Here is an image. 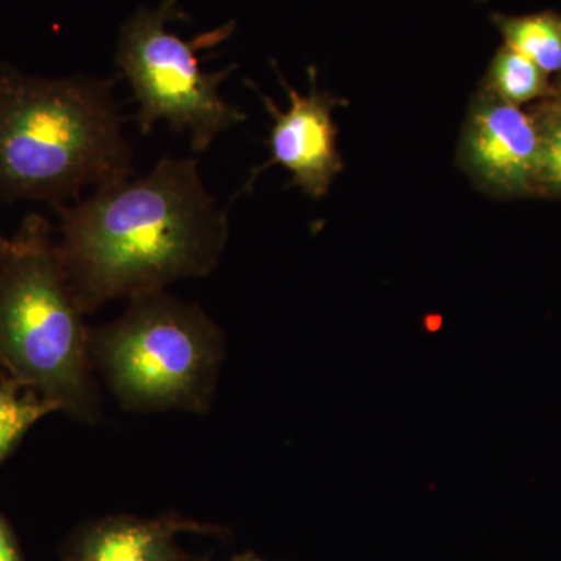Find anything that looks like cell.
<instances>
[{
	"instance_id": "obj_11",
	"label": "cell",
	"mask_w": 561,
	"mask_h": 561,
	"mask_svg": "<svg viewBox=\"0 0 561 561\" xmlns=\"http://www.w3.org/2000/svg\"><path fill=\"white\" fill-rule=\"evenodd\" d=\"M57 405L38 394L18 393L16 383L0 386V459L24 437L36 421L57 412Z\"/></svg>"
},
{
	"instance_id": "obj_14",
	"label": "cell",
	"mask_w": 561,
	"mask_h": 561,
	"mask_svg": "<svg viewBox=\"0 0 561 561\" xmlns=\"http://www.w3.org/2000/svg\"><path fill=\"white\" fill-rule=\"evenodd\" d=\"M556 113L559 114V116H561V95L559 98V102H557Z\"/></svg>"
},
{
	"instance_id": "obj_3",
	"label": "cell",
	"mask_w": 561,
	"mask_h": 561,
	"mask_svg": "<svg viewBox=\"0 0 561 561\" xmlns=\"http://www.w3.org/2000/svg\"><path fill=\"white\" fill-rule=\"evenodd\" d=\"M83 317L46 217L28 214L11 238L0 234V368L18 387L91 423L99 401Z\"/></svg>"
},
{
	"instance_id": "obj_4",
	"label": "cell",
	"mask_w": 561,
	"mask_h": 561,
	"mask_svg": "<svg viewBox=\"0 0 561 561\" xmlns=\"http://www.w3.org/2000/svg\"><path fill=\"white\" fill-rule=\"evenodd\" d=\"M92 365L122 408L206 412L224 360L208 313L165 289L131 298L127 312L90 328Z\"/></svg>"
},
{
	"instance_id": "obj_6",
	"label": "cell",
	"mask_w": 561,
	"mask_h": 561,
	"mask_svg": "<svg viewBox=\"0 0 561 561\" xmlns=\"http://www.w3.org/2000/svg\"><path fill=\"white\" fill-rule=\"evenodd\" d=\"M278 73L284 91L289 94L290 105L280 110L268 95L257 91L265 108L272 116V158L251 176L250 184L264 169L283 165L291 175V186L300 187L311 198H323L332 181L342 172L343 158L337 147V127L332 110L339 99L319 90L316 70H309L311 88L308 94L295 91L283 73Z\"/></svg>"
},
{
	"instance_id": "obj_10",
	"label": "cell",
	"mask_w": 561,
	"mask_h": 561,
	"mask_svg": "<svg viewBox=\"0 0 561 561\" xmlns=\"http://www.w3.org/2000/svg\"><path fill=\"white\" fill-rule=\"evenodd\" d=\"M489 83L493 94L513 106L534 101L548 91L546 73L508 46L497 50L491 61Z\"/></svg>"
},
{
	"instance_id": "obj_5",
	"label": "cell",
	"mask_w": 561,
	"mask_h": 561,
	"mask_svg": "<svg viewBox=\"0 0 561 561\" xmlns=\"http://www.w3.org/2000/svg\"><path fill=\"white\" fill-rule=\"evenodd\" d=\"M187 20L179 0H164L158 9L139 7L122 24L116 65L130 84L138 113L133 121L142 135L158 122L173 133H190L192 150L206 151L220 133L247 121V114L221 98V81L236 65L217 72L202 69L198 51L230 38L234 22L184 41L169 32L171 22Z\"/></svg>"
},
{
	"instance_id": "obj_12",
	"label": "cell",
	"mask_w": 561,
	"mask_h": 561,
	"mask_svg": "<svg viewBox=\"0 0 561 561\" xmlns=\"http://www.w3.org/2000/svg\"><path fill=\"white\" fill-rule=\"evenodd\" d=\"M538 179L561 191V116L541 133L540 175Z\"/></svg>"
},
{
	"instance_id": "obj_9",
	"label": "cell",
	"mask_w": 561,
	"mask_h": 561,
	"mask_svg": "<svg viewBox=\"0 0 561 561\" xmlns=\"http://www.w3.org/2000/svg\"><path fill=\"white\" fill-rule=\"evenodd\" d=\"M494 24L512 47L545 73L561 70V18L553 13L529 14V16H493Z\"/></svg>"
},
{
	"instance_id": "obj_1",
	"label": "cell",
	"mask_w": 561,
	"mask_h": 561,
	"mask_svg": "<svg viewBox=\"0 0 561 561\" xmlns=\"http://www.w3.org/2000/svg\"><path fill=\"white\" fill-rule=\"evenodd\" d=\"M55 210L62 261L84 313L208 276L230 236L227 210L206 191L194 158H162L147 175Z\"/></svg>"
},
{
	"instance_id": "obj_13",
	"label": "cell",
	"mask_w": 561,
	"mask_h": 561,
	"mask_svg": "<svg viewBox=\"0 0 561 561\" xmlns=\"http://www.w3.org/2000/svg\"><path fill=\"white\" fill-rule=\"evenodd\" d=\"M0 561H20L16 549H14L13 542H11L9 531H7L2 523H0Z\"/></svg>"
},
{
	"instance_id": "obj_2",
	"label": "cell",
	"mask_w": 561,
	"mask_h": 561,
	"mask_svg": "<svg viewBox=\"0 0 561 561\" xmlns=\"http://www.w3.org/2000/svg\"><path fill=\"white\" fill-rule=\"evenodd\" d=\"M116 80L31 76L0 61V202L51 208L133 176Z\"/></svg>"
},
{
	"instance_id": "obj_7",
	"label": "cell",
	"mask_w": 561,
	"mask_h": 561,
	"mask_svg": "<svg viewBox=\"0 0 561 561\" xmlns=\"http://www.w3.org/2000/svg\"><path fill=\"white\" fill-rule=\"evenodd\" d=\"M541 133L529 116L489 91L476 98L460 140V162L479 186L522 194L540 175Z\"/></svg>"
},
{
	"instance_id": "obj_8",
	"label": "cell",
	"mask_w": 561,
	"mask_h": 561,
	"mask_svg": "<svg viewBox=\"0 0 561 561\" xmlns=\"http://www.w3.org/2000/svg\"><path fill=\"white\" fill-rule=\"evenodd\" d=\"M171 531L157 523L114 519L84 535L76 561H175Z\"/></svg>"
}]
</instances>
